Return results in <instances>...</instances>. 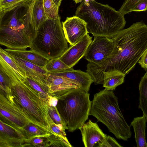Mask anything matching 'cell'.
Here are the masks:
<instances>
[{
    "mask_svg": "<svg viewBox=\"0 0 147 147\" xmlns=\"http://www.w3.org/2000/svg\"><path fill=\"white\" fill-rule=\"evenodd\" d=\"M75 2L76 3H78L80 2H81L83 0H74ZM86 2H88L89 0H84Z\"/></svg>",
    "mask_w": 147,
    "mask_h": 147,
    "instance_id": "cell-40",
    "label": "cell"
},
{
    "mask_svg": "<svg viewBox=\"0 0 147 147\" xmlns=\"http://www.w3.org/2000/svg\"><path fill=\"white\" fill-rule=\"evenodd\" d=\"M111 38L115 43L112 55L100 63L87 65L86 71L95 85L102 84L105 78L110 75L125 76L134 67L147 50V25L143 20L136 22Z\"/></svg>",
    "mask_w": 147,
    "mask_h": 147,
    "instance_id": "cell-1",
    "label": "cell"
},
{
    "mask_svg": "<svg viewBox=\"0 0 147 147\" xmlns=\"http://www.w3.org/2000/svg\"><path fill=\"white\" fill-rule=\"evenodd\" d=\"M57 99L56 97L51 96L48 101V105L56 106L57 103Z\"/></svg>",
    "mask_w": 147,
    "mask_h": 147,
    "instance_id": "cell-37",
    "label": "cell"
},
{
    "mask_svg": "<svg viewBox=\"0 0 147 147\" xmlns=\"http://www.w3.org/2000/svg\"><path fill=\"white\" fill-rule=\"evenodd\" d=\"M51 96L55 97L63 92L79 88L75 83L61 77L55 76L47 73L46 78Z\"/></svg>",
    "mask_w": 147,
    "mask_h": 147,
    "instance_id": "cell-16",
    "label": "cell"
},
{
    "mask_svg": "<svg viewBox=\"0 0 147 147\" xmlns=\"http://www.w3.org/2000/svg\"><path fill=\"white\" fill-rule=\"evenodd\" d=\"M35 33L28 4L4 11L0 22V45L25 50L30 47Z\"/></svg>",
    "mask_w": 147,
    "mask_h": 147,
    "instance_id": "cell-2",
    "label": "cell"
},
{
    "mask_svg": "<svg viewBox=\"0 0 147 147\" xmlns=\"http://www.w3.org/2000/svg\"><path fill=\"white\" fill-rule=\"evenodd\" d=\"M45 12L47 18L54 19H57L59 16V8L52 0H43Z\"/></svg>",
    "mask_w": 147,
    "mask_h": 147,
    "instance_id": "cell-26",
    "label": "cell"
},
{
    "mask_svg": "<svg viewBox=\"0 0 147 147\" xmlns=\"http://www.w3.org/2000/svg\"><path fill=\"white\" fill-rule=\"evenodd\" d=\"M147 117L144 115L134 118L130 126L134 129L137 147H147L146 140L145 129Z\"/></svg>",
    "mask_w": 147,
    "mask_h": 147,
    "instance_id": "cell-18",
    "label": "cell"
},
{
    "mask_svg": "<svg viewBox=\"0 0 147 147\" xmlns=\"http://www.w3.org/2000/svg\"><path fill=\"white\" fill-rule=\"evenodd\" d=\"M94 37L84 57L88 62L97 64L112 55L115 43L112 38L102 36Z\"/></svg>",
    "mask_w": 147,
    "mask_h": 147,
    "instance_id": "cell-9",
    "label": "cell"
},
{
    "mask_svg": "<svg viewBox=\"0 0 147 147\" xmlns=\"http://www.w3.org/2000/svg\"><path fill=\"white\" fill-rule=\"evenodd\" d=\"M47 147H71L72 146L68 140L54 134H50L47 137Z\"/></svg>",
    "mask_w": 147,
    "mask_h": 147,
    "instance_id": "cell-27",
    "label": "cell"
},
{
    "mask_svg": "<svg viewBox=\"0 0 147 147\" xmlns=\"http://www.w3.org/2000/svg\"><path fill=\"white\" fill-rule=\"evenodd\" d=\"M123 147L113 138L109 136H107L105 140L99 144L98 147Z\"/></svg>",
    "mask_w": 147,
    "mask_h": 147,
    "instance_id": "cell-34",
    "label": "cell"
},
{
    "mask_svg": "<svg viewBox=\"0 0 147 147\" xmlns=\"http://www.w3.org/2000/svg\"><path fill=\"white\" fill-rule=\"evenodd\" d=\"M11 81L0 65V91L13 104L11 91Z\"/></svg>",
    "mask_w": 147,
    "mask_h": 147,
    "instance_id": "cell-24",
    "label": "cell"
},
{
    "mask_svg": "<svg viewBox=\"0 0 147 147\" xmlns=\"http://www.w3.org/2000/svg\"><path fill=\"white\" fill-rule=\"evenodd\" d=\"M11 83L13 104L26 114L31 122L53 134L49 124L53 122L48 114L47 102L26 84L24 79Z\"/></svg>",
    "mask_w": 147,
    "mask_h": 147,
    "instance_id": "cell-5",
    "label": "cell"
},
{
    "mask_svg": "<svg viewBox=\"0 0 147 147\" xmlns=\"http://www.w3.org/2000/svg\"><path fill=\"white\" fill-rule=\"evenodd\" d=\"M62 26L65 39L70 45L76 44L88 33L86 23L76 16L67 17L62 22Z\"/></svg>",
    "mask_w": 147,
    "mask_h": 147,
    "instance_id": "cell-10",
    "label": "cell"
},
{
    "mask_svg": "<svg viewBox=\"0 0 147 147\" xmlns=\"http://www.w3.org/2000/svg\"><path fill=\"white\" fill-rule=\"evenodd\" d=\"M25 140L20 131L0 121V147H22Z\"/></svg>",
    "mask_w": 147,
    "mask_h": 147,
    "instance_id": "cell-14",
    "label": "cell"
},
{
    "mask_svg": "<svg viewBox=\"0 0 147 147\" xmlns=\"http://www.w3.org/2000/svg\"><path fill=\"white\" fill-rule=\"evenodd\" d=\"M48 109L49 115L54 123L65 130L68 129L65 123L61 117L56 106L48 105Z\"/></svg>",
    "mask_w": 147,
    "mask_h": 147,
    "instance_id": "cell-28",
    "label": "cell"
},
{
    "mask_svg": "<svg viewBox=\"0 0 147 147\" xmlns=\"http://www.w3.org/2000/svg\"><path fill=\"white\" fill-rule=\"evenodd\" d=\"M138 63L146 72L147 70V50H146L139 59Z\"/></svg>",
    "mask_w": 147,
    "mask_h": 147,
    "instance_id": "cell-35",
    "label": "cell"
},
{
    "mask_svg": "<svg viewBox=\"0 0 147 147\" xmlns=\"http://www.w3.org/2000/svg\"><path fill=\"white\" fill-rule=\"evenodd\" d=\"M55 4L59 8L61 2L62 0H52Z\"/></svg>",
    "mask_w": 147,
    "mask_h": 147,
    "instance_id": "cell-39",
    "label": "cell"
},
{
    "mask_svg": "<svg viewBox=\"0 0 147 147\" xmlns=\"http://www.w3.org/2000/svg\"><path fill=\"white\" fill-rule=\"evenodd\" d=\"M9 54L17 64L24 77H29L48 87L46 80L47 72L44 67H39L20 57Z\"/></svg>",
    "mask_w": 147,
    "mask_h": 147,
    "instance_id": "cell-12",
    "label": "cell"
},
{
    "mask_svg": "<svg viewBox=\"0 0 147 147\" xmlns=\"http://www.w3.org/2000/svg\"><path fill=\"white\" fill-rule=\"evenodd\" d=\"M47 137L38 136L24 140L22 147H47Z\"/></svg>",
    "mask_w": 147,
    "mask_h": 147,
    "instance_id": "cell-29",
    "label": "cell"
},
{
    "mask_svg": "<svg viewBox=\"0 0 147 147\" xmlns=\"http://www.w3.org/2000/svg\"><path fill=\"white\" fill-rule=\"evenodd\" d=\"M147 9V0H144L139 3L133 9L132 11H146Z\"/></svg>",
    "mask_w": 147,
    "mask_h": 147,
    "instance_id": "cell-36",
    "label": "cell"
},
{
    "mask_svg": "<svg viewBox=\"0 0 147 147\" xmlns=\"http://www.w3.org/2000/svg\"><path fill=\"white\" fill-rule=\"evenodd\" d=\"M125 75L121 74H115L106 76L102 84L104 90H113L118 86L122 84L124 81Z\"/></svg>",
    "mask_w": 147,
    "mask_h": 147,
    "instance_id": "cell-23",
    "label": "cell"
},
{
    "mask_svg": "<svg viewBox=\"0 0 147 147\" xmlns=\"http://www.w3.org/2000/svg\"><path fill=\"white\" fill-rule=\"evenodd\" d=\"M0 57L19 75L24 78L21 71L20 68L13 59L9 54L0 47Z\"/></svg>",
    "mask_w": 147,
    "mask_h": 147,
    "instance_id": "cell-30",
    "label": "cell"
},
{
    "mask_svg": "<svg viewBox=\"0 0 147 147\" xmlns=\"http://www.w3.org/2000/svg\"><path fill=\"white\" fill-rule=\"evenodd\" d=\"M4 13V10L0 3V22Z\"/></svg>",
    "mask_w": 147,
    "mask_h": 147,
    "instance_id": "cell-38",
    "label": "cell"
},
{
    "mask_svg": "<svg viewBox=\"0 0 147 147\" xmlns=\"http://www.w3.org/2000/svg\"><path fill=\"white\" fill-rule=\"evenodd\" d=\"M89 115L105 125L117 138L127 141L131 137L130 126L125 120L113 90H102L94 95Z\"/></svg>",
    "mask_w": 147,
    "mask_h": 147,
    "instance_id": "cell-4",
    "label": "cell"
},
{
    "mask_svg": "<svg viewBox=\"0 0 147 147\" xmlns=\"http://www.w3.org/2000/svg\"><path fill=\"white\" fill-rule=\"evenodd\" d=\"M31 0H0V3L6 11L18 6L25 5Z\"/></svg>",
    "mask_w": 147,
    "mask_h": 147,
    "instance_id": "cell-31",
    "label": "cell"
},
{
    "mask_svg": "<svg viewBox=\"0 0 147 147\" xmlns=\"http://www.w3.org/2000/svg\"><path fill=\"white\" fill-rule=\"evenodd\" d=\"M5 50L9 54L20 57L41 67H44L49 60L31 50H13L7 49Z\"/></svg>",
    "mask_w": 147,
    "mask_h": 147,
    "instance_id": "cell-17",
    "label": "cell"
},
{
    "mask_svg": "<svg viewBox=\"0 0 147 147\" xmlns=\"http://www.w3.org/2000/svg\"><path fill=\"white\" fill-rule=\"evenodd\" d=\"M20 131L25 140L38 136L47 137L52 134L46 129L30 122L22 127Z\"/></svg>",
    "mask_w": 147,
    "mask_h": 147,
    "instance_id": "cell-19",
    "label": "cell"
},
{
    "mask_svg": "<svg viewBox=\"0 0 147 147\" xmlns=\"http://www.w3.org/2000/svg\"><path fill=\"white\" fill-rule=\"evenodd\" d=\"M47 73L52 75L63 77L77 84L82 90L88 92L91 84L94 80L87 72L80 70L73 69L60 72H51Z\"/></svg>",
    "mask_w": 147,
    "mask_h": 147,
    "instance_id": "cell-15",
    "label": "cell"
},
{
    "mask_svg": "<svg viewBox=\"0 0 147 147\" xmlns=\"http://www.w3.org/2000/svg\"><path fill=\"white\" fill-rule=\"evenodd\" d=\"M60 17L47 18L36 31L30 50L51 60L60 57L68 48Z\"/></svg>",
    "mask_w": 147,
    "mask_h": 147,
    "instance_id": "cell-7",
    "label": "cell"
},
{
    "mask_svg": "<svg viewBox=\"0 0 147 147\" xmlns=\"http://www.w3.org/2000/svg\"><path fill=\"white\" fill-rule=\"evenodd\" d=\"M24 81L48 103L51 96L48 87L27 77L24 78Z\"/></svg>",
    "mask_w": 147,
    "mask_h": 147,
    "instance_id": "cell-21",
    "label": "cell"
},
{
    "mask_svg": "<svg viewBox=\"0 0 147 147\" xmlns=\"http://www.w3.org/2000/svg\"><path fill=\"white\" fill-rule=\"evenodd\" d=\"M144 0H125L118 11L124 16L132 12L134 8Z\"/></svg>",
    "mask_w": 147,
    "mask_h": 147,
    "instance_id": "cell-32",
    "label": "cell"
},
{
    "mask_svg": "<svg viewBox=\"0 0 147 147\" xmlns=\"http://www.w3.org/2000/svg\"><path fill=\"white\" fill-rule=\"evenodd\" d=\"M92 37L86 34L79 41L70 45L59 58L70 67H73L84 56L89 45Z\"/></svg>",
    "mask_w": 147,
    "mask_h": 147,
    "instance_id": "cell-11",
    "label": "cell"
},
{
    "mask_svg": "<svg viewBox=\"0 0 147 147\" xmlns=\"http://www.w3.org/2000/svg\"><path fill=\"white\" fill-rule=\"evenodd\" d=\"M140 93L138 108L142 111L143 115L147 117V73L146 71L141 79L139 84Z\"/></svg>",
    "mask_w": 147,
    "mask_h": 147,
    "instance_id": "cell-22",
    "label": "cell"
},
{
    "mask_svg": "<svg viewBox=\"0 0 147 147\" xmlns=\"http://www.w3.org/2000/svg\"><path fill=\"white\" fill-rule=\"evenodd\" d=\"M0 121L20 131L24 125L31 122L26 114L9 101L0 91Z\"/></svg>",
    "mask_w": 147,
    "mask_h": 147,
    "instance_id": "cell-8",
    "label": "cell"
},
{
    "mask_svg": "<svg viewBox=\"0 0 147 147\" xmlns=\"http://www.w3.org/2000/svg\"><path fill=\"white\" fill-rule=\"evenodd\" d=\"M75 14L86 23L88 33L94 36L111 38L124 29L126 23L124 15L118 11L94 0H83Z\"/></svg>",
    "mask_w": 147,
    "mask_h": 147,
    "instance_id": "cell-3",
    "label": "cell"
},
{
    "mask_svg": "<svg viewBox=\"0 0 147 147\" xmlns=\"http://www.w3.org/2000/svg\"><path fill=\"white\" fill-rule=\"evenodd\" d=\"M44 68L47 73L63 72L74 69L73 67L67 66L59 58L50 60Z\"/></svg>",
    "mask_w": 147,
    "mask_h": 147,
    "instance_id": "cell-25",
    "label": "cell"
},
{
    "mask_svg": "<svg viewBox=\"0 0 147 147\" xmlns=\"http://www.w3.org/2000/svg\"><path fill=\"white\" fill-rule=\"evenodd\" d=\"M32 17L33 26L36 31L47 19L43 5V0H35L32 10Z\"/></svg>",
    "mask_w": 147,
    "mask_h": 147,
    "instance_id": "cell-20",
    "label": "cell"
},
{
    "mask_svg": "<svg viewBox=\"0 0 147 147\" xmlns=\"http://www.w3.org/2000/svg\"><path fill=\"white\" fill-rule=\"evenodd\" d=\"M55 97L56 106L70 132L79 129L88 119L92 101L90 94L79 88L63 92Z\"/></svg>",
    "mask_w": 147,
    "mask_h": 147,
    "instance_id": "cell-6",
    "label": "cell"
},
{
    "mask_svg": "<svg viewBox=\"0 0 147 147\" xmlns=\"http://www.w3.org/2000/svg\"><path fill=\"white\" fill-rule=\"evenodd\" d=\"M49 128L53 134L68 140L66 136L65 130L59 125L52 122L49 124Z\"/></svg>",
    "mask_w": 147,
    "mask_h": 147,
    "instance_id": "cell-33",
    "label": "cell"
},
{
    "mask_svg": "<svg viewBox=\"0 0 147 147\" xmlns=\"http://www.w3.org/2000/svg\"><path fill=\"white\" fill-rule=\"evenodd\" d=\"M82 140L85 147H98L105 139L107 135L104 133L96 123L89 120L79 128Z\"/></svg>",
    "mask_w": 147,
    "mask_h": 147,
    "instance_id": "cell-13",
    "label": "cell"
}]
</instances>
